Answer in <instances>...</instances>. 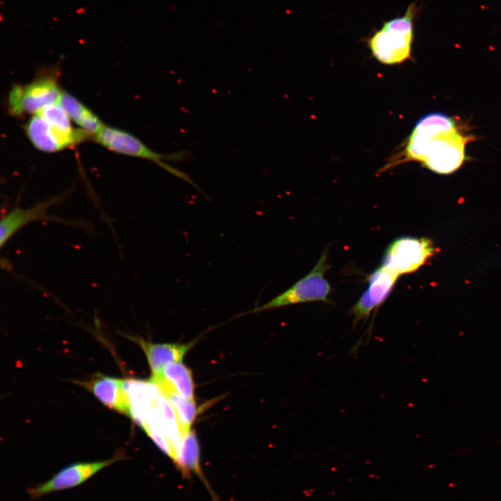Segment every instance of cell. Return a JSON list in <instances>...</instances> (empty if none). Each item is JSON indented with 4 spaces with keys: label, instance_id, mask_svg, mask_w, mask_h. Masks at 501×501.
<instances>
[{
    "label": "cell",
    "instance_id": "6da1fadb",
    "mask_svg": "<svg viewBox=\"0 0 501 501\" xmlns=\"http://www.w3.org/2000/svg\"><path fill=\"white\" fill-rule=\"evenodd\" d=\"M474 140L452 117L429 113L418 120L409 136L405 160L420 162L438 174H450L462 166L466 145Z\"/></svg>",
    "mask_w": 501,
    "mask_h": 501
},
{
    "label": "cell",
    "instance_id": "7a4b0ae2",
    "mask_svg": "<svg viewBox=\"0 0 501 501\" xmlns=\"http://www.w3.org/2000/svg\"><path fill=\"white\" fill-rule=\"evenodd\" d=\"M417 11L415 3L410 4L404 15L385 22L369 39L371 52L379 62L398 64L411 56Z\"/></svg>",
    "mask_w": 501,
    "mask_h": 501
},
{
    "label": "cell",
    "instance_id": "3957f363",
    "mask_svg": "<svg viewBox=\"0 0 501 501\" xmlns=\"http://www.w3.org/2000/svg\"><path fill=\"white\" fill-rule=\"evenodd\" d=\"M95 139L106 148L117 153L149 160L171 175L188 182L197 190L201 191L191 178L184 172L175 168L165 162L170 161L180 162L189 159L191 157L189 150H182L168 154L158 153L148 147L138 138L124 130L104 125L95 135Z\"/></svg>",
    "mask_w": 501,
    "mask_h": 501
},
{
    "label": "cell",
    "instance_id": "277c9868",
    "mask_svg": "<svg viewBox=\"0 0 501 501\" xmlns=\"http://www.w3.org/2000/svg\"><path fill=\"white\" fill-rule=\"evenodd\" d=\"M328 250H325L312 269L292 287L266 303L244 313L261 312L298 303L321 301L329 302L332 288L325 277L329 268Z\"/></svg>",
    "mask_w": 501,
    "mask_h": 501
},
{
    "label": "cell",
    "instance_id": "5b68a950",
    "mask_svg": "<svg viewBox=\"0 0 501 501\" xmlns=\"http://www.w3.org/2000/svg\"><path fill=\"white\" fill-rule=\"evenodd\" d=\"M61 93L57 77L45 74L26 85L13 86L8 97V111L15 116L34 115L46 106L58 102Z\"/></svg>",
    "mask_w": 501,
    "mask_h": 501
},
{
    "label": "cell",
    "instance_id": "8992f818",
    "mask_svg": "<svg viewBox=\"0 0 501 501\" xmlns=\"http://www.w3.org/2000/svg\"><path fill=\"white\" fill-rule=\"evenodd\" d=\"M126 459L127 456L120 452L111 458L102 461L72 463L60 470L46 482L29 487L27 493L31 499L35 500L49 493L78 486L104 468Z\"/></svg>",
    "mask_w": 501,
    "mask_h": 501
},
{
    "label": "cell",
    "instance_id": "52a82bcc",
    "mask_svg": "<svg viewBox=\"0 0 501 501\" xmlns=\"http://www.w3.org/2000/svg\"><path fill=\"white\" fill-rule=\"evenodd\" d=\"M434 252L433 244L429 239L402 237L388 246L382 264L400 276L417 271Z\"/></svg>",
    "mask_w": 501,
    "mask_h": 501
},
{
    "label": "cell",
    "instance_id": "ba28073f",
    "mask_svg": "<svg viewBox=\"0 0 501 501\" xmlns=\"http://www.w3.org/2000/svg\"><path fill=\"white\" fill-rule=\"evenodd\" d=\"M67 193L40 202L28 208L15 207L1 218L0 222V246L2 248L8 241L22 228L38 221H54L59 223L84 228L83 222L63 219L47 214L48 209L53 205L61 202L67 197Z\"/></svg>",
    "mask_w": 501,
    "mask_h": 501
},
{
    "label": "cell",
    "instance_id": "9c48e42d",
    "mask_svg": "<svg viewBox=\"0 0 501 501\" xmlns=\"http://www.w3.org/2000/svg\"><path fill=\"white\" fill-rule=\"evenodd\" d=\"M399 276L381 264L368 277V287L349 310L354 324L367 318L388 297Z\"/></svg>",
    "mask_w": 501,
    "mask_h": 501
},
{
    "label": "cell",
    "instance_id": "30bf717a",
    "mask_svg": "<svg viewBox=\"0 0 501 501\" xmlns=\"http://www.w3.org/2000/svg\"><path fill=\"white\" fill-rule=\"evenodd\" d=\"M25 132L33 146L45 152H55L72 147L83 141L88 136V134L82 129L73 134L60 132L37 113L26 124Z\"/></svg>",
    "mask_w": 501,
    "mask_h": 501
},
{
    "label": "cell",
    "instance_id": "8fae6325",
    "mask_svg": "<svg viewBox=\"0 0 501 501\" xmlns=\"http://www.w3.org/2000/svg\"><path fill=\"white\" fill-rule=\"evenodd\" d=\"M77 383L91 392L106 407L130 415L127 380L97 374Z\"/></svg>",
    "mask_w": 501,
    "mask_h": 501
},
{
    "label": "cell",
    "instance_id": "7c38bea8",
    "mask_svg": "<svg viewBox=\"0 0 501 501\" xmlns=\"http://www.w3.org/2000/svg\"><path fill=\"white\" fill-rule=\"evenodd\" d=\"M162 392H174L186 399L195 400L194 382L191 369L182 362L170 363L150 379Z\"/></svg>",
    "mask_w": 501,
    "mask_h": 501
},
{
    "label": "cell",
    "instance_id": "4fadbf2b",
    "mask_svg": "<svg viewBox=\"0 0 501 501\" xmlns=\"http://www.w3.org/2000/svg\"><path fill=\"white\" fill-rule=\"evenodd\" d=\"M143 351L152 373L151 378L157 376L167 364L182 362L193 344L152 343L141 338H134Z\"/></svg>",
    "mask_w": 501,
    "mask_h": 501
},
{
    "label": "cell",
    "instance_id": "5bb4252c",
    "mask_svg": "<svg viewBox=\"0 0 501 501\" xmlns=\"http://www.w3.org/2000/svg\"><path fill=\"white\" fill-rule=\"evenodd\" d=\"M58 103L70 119L88 134L96 135L104 127V124L97 116L70 93L62 92Z\"/></svg>",
    "mask_w": 501,
    "mask_h": 501
},
{
    "label": "cell",
    "instance_id": "9a60e30c",
    "mask_svg": "<svg viewBox=\"0 0 501 501\" xmlns=\"http://www.w3.org/2000/svg\"><path fill=\"white\" fill-rule=\"evenodd\" d=\"M162 393L166 397L174 411L180 434L184 439L191 430V425L198 412L195 400L186 399L174 392Z\"/></svg>",
    "mask_w": 501,
    "mask_h": 501
},
{
    "label": "cell",
    "instance_id": "2e32d148",
    "mask_svg": "<svg viewBox=\"0 0 501 501\" xmlns=\"http://www.w3.org/2000/svg\"><path fill=\"white\" fill-rule=\"evenodd\" d=\"M37 114L51 126L63 133L71 134L79 130L72 127L70 118L58 102L46 106Z\"/></svg>",
    "mask_w": 501,
    "mask_h": 501
}]
</instances>
